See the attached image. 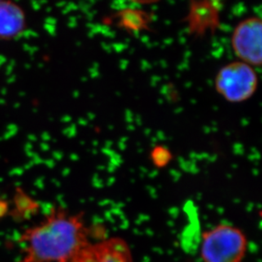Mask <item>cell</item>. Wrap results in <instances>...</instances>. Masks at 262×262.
Masks as SVG:
<instances>
[{
    "instance_id": "4",
    "label": "cell",
    "mask_w": 262,
    "mask_h": 262,
    "mask_svg": "<svg viewBox=\"0 0 262 262\" xmlns=\"http://www.w3.org/2000/svg\"><path fill=\"white\" fill-rule=\"evenodd\" d=\"M231 43L233 52L250 67H260L262 63V23L256 16L241 20L233 29Z\"/></svg>"
},
{
    "instance_id": "8",
    "label": "cell",
    "mask_w": 262,
    "mask_h": 262,
    "mask_svg": "<svg viewBox=\"0 0 262 262\" xmlns=\"http://www.w3.org/2000/svg\"><path fill=\"white\" fill-rule=\"evenodd\" d=\"M106 24L114 23L117 28L129 33L150 31L153 14L138 8H126L105 18Z\"/></svg>"
},
{
    "instance_id": "7",
    "label": "cell",
    "mask_w": 262,
    "mask_h": 262,
    "mask_svg": "<svg viewBox=\"0 0 262 262\" xmlns=\"http://www.w3.org/2000/svg\"><path fill=\"white\" fill-rule=\"evenodd\" d=\"M27 28V16L21 6L12 1H0V40L17 38Z\"/></svg>"
},
{
    "instance_id": "9",
    "label": "cell",
    "mask_w": 262,
    "mask_h": 262,
    "mask_svg": "<svg viewBox=\"0 0 262 262\" xmlns=\"http://www.w3.org/2000/svg\"><path fill=\"white\" fill-rule=\"evenodd\" d=\"M149 158L156 167L165 168L171 163L173 159V155L166 146L156 145L151 149Z\"/></svg>"
},
{
    "instance_id": "1",
    "label": "cell",
    "mask_w": 262,
    "mask_h": 262,
    "mask_svg": "<svg viewBox=\"0 0 262 262\" xmlns=\"http://www.w3.org/2000/svg\"><path fill=\"white\" fill-rule=\"evenodd\" d=\"M101 231L86 225L82 213L53 207L18 237V262H70Z\"/></svg>"
},
{
    "instance_id": "2",
    "label": "cell",
    "mask_w": 262,
    "mask_h": 262,
    "mask_svg": "<svg viewBox=\"0 0 262 262\" xmlns=\"http://www.w3.org/2000/svg\"><path fill=\"white\" fill-rule=\"evenodd\" d=\"M247 249V237L234 226L221 223L202 234L203 262H242Z\"/></svg>"
},
{
    "instance_id": "3",
    "label": "cell",
    "mask_w": 262,
    "mask_h": 262,
    "mask_svg": "<svg viewBox=\"0 0 262 262\" xmlns=\"http://www.w3.org/2000/svg\"><path fill=\"white\" fill-rule=\"evenodd\" d=\"M257 73L242 61L231 62L222 67L215 78V89L229 103L247 101L257 90Z\"/></svg>"
},
{
    "instance_id": "6",
    "label": "cell",
    "mask_w": 262,
    "mask_h": 262,
    "mask_svg": "<svg viewBox=\"0 0 262 262\" xmlns=\"http://www.w3.org/2000/svg\"><path fill=\"white\" fill-rule=\"evenodd\" d=\"M70 262H133L131 249L118 237L91 242Z\"/></svg>"
},
{
    "instance_id": "5",
    "label": "cell",
    "mask_w": 262,
    "mask_h": 262,
    "mask_svg": "<svg viewBox=\"0 0 262 262\" xmlns=\"http://www.w3.org/2000/svg\"><path fill=\"white\" fill-rule=\"evenodd\" d=\"M220 1H191L183 23L188 27L189 35L203 37L208 33L214 35L221 27Z\"/></svg>"
}]
</instances>
